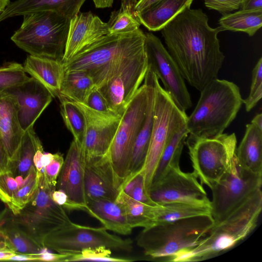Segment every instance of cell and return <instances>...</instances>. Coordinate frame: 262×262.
<instances>
[{"label":"cell","instance_id":"obj_1","mask_svg":"<svg viewBox=\"0 0 262 262\" xmlns=\"http://www.w3.org/2000/svg\"><path fill=\"white\" fill-rule=\"evenodd\" d=\"M201 9L187 7L161 30L166 49L187 82L199 91L217 78L225 55L217 35Z\"/></svg>","mask_w":262,"mask_h":262},{"label":"cell","instance_id":"obj_2","mask_svg":"<svg viewBox=\"0 0 262 262\" xmlns=\"http://www.w3.org/2000/svg\"><path fill=\"white\" fill-rule=\"evenodd\" d=\"M145 52V34L139 29L109 35L63 64L65 72H86L98 88Z\"/></svg>","mask_w":262,"mask_h":262},{"label":"cell","instance_id":"obj_3","mask_svg":"<svg viewBox=\"0 0 262 262\" xmlns=\"http://www.w3.org/2000/svg\"><path fill=\"white\" fill-rule=\"evenodd\" d=\"M194 110L187 117V139L211 138L223 134L243 104L239 87L224 79H215L201 91Z\"/></svg>","mask_w":262,"mask_h":262},{"label":"cell","instance_id":"obj_4","mask_svg":"<svg viewBox=\"0 0 262 262\" xmlns=\"http://www.w3.org/2000/svg\"><path fill=\"white\" fill-rule=\"evenodd\" d=\"M261 209L262 192L259 189L224 221L214 225L197 246L179 251L169 260L200 261L230 249L255 228Z\"/></svg>","mask_w":262,"mask_h":262},{"label":"cell","instance_id":"obj_5","mask_svg":"<svg viewBox=\"0 0 262 262\" xmlns=\"http://www.w3.org/2000/svg\"><path fill=\"white\" fill-rule=\"evenodd\" d=\"M214 225L211 214L157 223L143 229L137 244L152 258H170L181 250L197 246Z\"/></svg>","mask_w":262,"mask_h":262},{"label":"cell","instance_id":"obj_6","mask_svg":"<svg viewBox=\"0 0 262 262\" xmlns=\"http://www.w3.org/2000/svg\"><path fill=\"white\" fill-rule=\"evenodd\" d=\"M70 19L52 11L23 16V21L11 37L30 55L61 62L65 51Z\"/></svg>","mask_w":262,"mask_h":262},{"label":"cell","instance_id":"obj_7","mask_svg":"<svg viewBox=\"0 0 262 262\" xmlns=\"http://www.w3.org/2000/svg\"><path fill=\"white\" fill-rule=\"evenodd\" d=\"M153 74L154 72L148 68L143 84L136 92L121 115L119 125L106 154L121 185L127 177L133 145L145 122L149 101L154 92Z\"/></svg>","mask_w":262,"mask_h":262},{"label":"cell","instance_id":"obj_8","mask_svg":"<svg viewBox=\"0 0 262 262\" xmlns=\"http://www.w3.org/2000/svg\"><path fill=\"white\" fill-rule=\"evenodd\" d=\"M153 84L155 95L152 128L145 161L140 170L144 175L145 190L148 196L162 152L173 135L186 125L188 117L185 112L178 107L161 86L155 73Z\"/></svg>","mask_w":262,"mask_h":262},{"label":"cell","instance_id":"obj_9","mask_svg":"<svg viewBox=\"0 0 262 262\" xmlns=\"http://www.w3.org/2000/svg\"><path fill=\"white\" fill-rule=\"evenodd\" d=\"M261 184L262 173L243 167L235 155L226 172L210 188L212 196L211 215L214 225L224 221L261 189Z\"/></svg>","mask_w":262,"mask_h":262},{"label":"cell","instance_id":"obj_10","mask_svg":"<svg viewBox=\"0 0 262 262\" xmlns=\"http://www.w3.org/2000/svg\"><path fill=\"white\" fill-rule=\"evenodd\" d=\"M235 134H222L211 138L186 139L193 172L210 188L226 172L235 155Z\"/></svg>","mask_w":262,"mask_h":262},{"label":"cell","instance_id":"obj_11","mask_svg":"<svg viewBox=\"0 0 262 262\" xmlns=\"http://www.w3.org/2000/svg\"><path fill=\"white\" fill-rule=\"evenodd\" d=\"M38 172L39 183L35 195L18 214L11 212V219L42 245V240L47 234L72 221L65 209L51 198L56 187L47 184L43 171Z\"/></svg>","mask_w":262,"mask_h":262},{"label":"cell","instance_id":"obj_12","mask_svg":"<svg viewBox=\"0 0 262 262\" xmlns=\"http://www.w3.org/2000/svg\"><path fill=\"white\" fill-rule=\"evenodd\" d=\"M104 227H92L72 222L47 234L42 240L44 247L60 254H73L82 250L105 246L111 250L129 252L133 241L110 233Z\"/></svg>","mask_w":262,"mask_h":262},{"label":"cell","instance_id":"obj_13","mask_svg":"<svg viewBox=\"0 0 262 262\" xmlns=\"http://www.w3.org/2000/svg\"><path fill=\"white\" fill-rule=\"evenodd\" d=\"M149 196L158 205L185 203L211 208V201L194 172H185L180 165L170 166L153 183Z\"/></svg>","mask_w":262,"mask_h":262},{"label":"cell","instance_id":"obj_14","mask_svg":"<svg viewBox=\"0 0 262 262\" xmlns=\"http://www.w3.org/2000/svg\"><path fill=\"white\" fill-rule=\"evenodd\" d=\"M145 34L148 67L161 80L178 107L185 112L191 107L192 101L184 79L161 40L152 33Z\"/></svg>","mask_w":262,"mask_h":262},{"label":"cell","instance_id":"obj_15","mask_svg":"<svg viewBox=\"0 0 262 262\" xmlns=\"http://www.w3.org/2000/svg\"><path fill=\"white\" fill-rule=\"evenodd\" d=\"M73 102L85 118V131L81 147L85 162L103 157L110 148L121 115L104 114L83 103Z\"/></svg>","mask_w":262,"mask_h":262},{"label":"cell","instance_id":"obj_16","mask_svg":"<svg viewBox=\"0 0 262 262\" xmlns=\"http://www.w3.org/2000/svg\"><path fill=\"white\" fill-rule=\"evenodd\" d=\"M148 68L146 51L97 89L112 111L122 115L144 81Z\"/></svg>","mask_w":262,"mask_h":262},{"label":"cell","instance_id":"obj_17","mask_svg":"<svg viewBox=\"0 0 262 262\" xmlns=\"http://www.w3.org/2000/svg\"><path fill=\"white\" fill-rule=\"evenodd\" d=\"M107 23L90 11L79 12L70 21L63 64L109 35Z\"/></svg>","mask_w":262,"mask_h":262},{"label":"cell","instance_id":"obj_18","mask_svg":"<svg viewBox=\"0 0 262 262\" xmlns=\"http://www.w3.org/2000/svg\"><path fill=\"white\" fill-rule=\"evenodd\" d=\"M15 98L19 122L25 132L34 124L52 101L53 96L39 81L30 77L27 81L4 90Z\"/></svg>","mask_w":262,"mask_h":262},{"label":"cell","instance_id":"obj_19","mask_svg":"<svg viewBox=\"0 0 262 262\" xmlns=\"http://www.w3.org/2000/svg\"><path fill=\"white\" fill-rule=\"evenodd\" d=\"M85 161L80 145L73 139L70 144L58 176V189L63 191L79 210L85 211L87 198L85 191Z\"/></svg>","mask_w":262,"mask_h":262},{"label":"cell","instance_id":"obj_20","mask_svg":"<svg viewBox=\"0 0 262 262\" xmlns=\"http://www.w3.org/2000/svg\"><path fill=\"white\" fill-rule=\"evenodd\" d=\"M84 185L88 200L115 201L121 188L106 154L85 162Z\"/></svg>","mask_w":262,"mask_h":262},{"label":"cell","instance_id":"obj_21","mask_svg":"<svg viewBox=\"0 0 262 262\" xmlns=\"http://www.w3.org/2000/svg\"><path fill=\"white\" fill-rule=\"evenodd\" d=\"M86 0H16L0 14V22L11 17L39 11H52L71 19Z\"/></svg>","mask_w":262,"mask_h":262},{"label":"cell","instance_id":"obj_22","mask_svg":"<svg viewBox=\"0 0 262 262\" xmlns=\"http://www.w3.org/2000/svg\"><path fill=\"white\" fill-rule=\"evenodd\" d=\"M24 133L19 122L15 97L1 90L0 140L10 160L18 148Z\"/></svg>","mask_w":262,"mask_h":262},{"label":"cell","instance_id":"obj_23","mask_svg":"<svg viewBox=\"0 0 262 262\" xmlns=\"http://www.w3.org/2000/svg\"><path fill=\"white\" fill-rule=\"evenodd\" d=\"M23 68L26 73L42 84L53 98L59 97L65 74L61 61L30 55L26 58Z\"/></svg>","mask_w":262,"mask_h":262},{"label":"cell","instance_id":"obj_24","mask_svg":"<svg viewBox=\"0 0 262 262\" xmlns=\"http://www.w3.org/2000/svg\"><path fill=\"white\" fill-rule=\"evenodd\" d=\"M84 211L98 220L107 230L126 235L130 234L133 229L115 201L88 200Z\"/></svg>","mask_w":262,"mask_h":262},{"label":"cell","instance_id":"obj_25","mask_svg":"<svg viewBox=\"0 0 262 262\" xmlns=\"http://www.w3.org/2000/svg\"><path fill=\"white\" fill-rule=\"evenodd\" d=\"M193 0H163L136 14L141 25L149 31H157L188 7Z\"/></svg>","mask_w":262,"mask_h":262},{"label":"cell","instance_id":"obj_26","mask_svg":"<svg viewBox=\"0 0 262 262\" xmlns=\"http://www.w3.org/2000/svg\"><path fill=\"white\" fill-rule=\"evenodd\" d=\"M8 211L7 208L0 213V229L5 236L8 248L19 254L34 255L40 253L46 247L14 223Z\"/></svg>","mask_w":262,"mask_h":262},{"label":"cell","instance_id":"obj_27","mask_svg":"<svg viewBox=\"0 0 262 262\" xmlns=\"http://www.w3.org/2000/svg\"><path fill=\"white\" fill-rule=\"evenodd\" d=\"M235 155L243 167L252 172L262 173V129L251 123L247 124Z\"/></svg>","mask_w":262,"mask_h":262},{"label":"cell","instance_id":"obj_28","mask_svg":"<svg viewBox=\"0 0 262 262\" xmlns=\"http://www.w3.org/2000/svg\"><path fill=\"white\" fill-rule=\"evenodd\" d=\"M43 147L33 127L25 132L18 148L10 160V172L14 177L26 178L35 168L33 158L36 151Z\"/></svg>","mask_w":262,"mask_h":262},{"label":"cell","instance_id":"obj_29","mask_svg":"<svg viewBox=\"0 0 262 262\" xmlns=\"http://www.w3.org/2000/svg\"><path fill=\"white\" fill-rule=\"evenodd\" d=\"M115 201L121 208L128 223L133 228L147 229L155 224V209L151 205L137 201L120 189Z\"/></svg>","mask_w":262,"mask_h":262},{"label":"cell","instance_id":"obj_30","mask_svg":"<svg viewBox=\"0 0 262 262\" xmlns=\"http://www.w3.org/2000/svg\"><path fill=\"white\" fill-rule=\"evenodd\" d=\"M154 95L155 90L149 101L145 122L139 131L133 145L128 174L126 179L133 176L140 171L144 165L152 128Z\"/></svg>","mask_w":262,"mask_h":262},{"label":"cell","instance_id":"obj_31","mask_svg":"<svg viewBox=\"0 0 262 262\" xmlns=\"http://www.w3.org/2000/svg\"><path fill=\"white\" fill-rule=\"evenodd\" d=\"M219 23L224 31L243 32L252 36L262 26V9L229 13L223 15Z\"/></svg>","mask_w":262,"mask_h":262},{"label":"cell","instance_id":"obj_32","mask_svg":"<svg viewBox=\"0 0 262 262\" xmlns=\"http://www.w3.org/2000/svg\"><path fill=\"white\" fill-rule=\"evenodd\" d=\"M94 87L92 79L86 72L81 71L65 72L59 97L62 96L71 101L84 103Z\"/></svg>","mask_w":262,"mask_h":262},{"label":"cell","instance_id":"obj_33","mask_svg":"<svg viewBox=\"0 0 262 262\" xmlns=\"http://www.w3.org/2000/svg\"><path fill=\"white\" fill-rule=\"evenodd\" d=\"M188 136V132L186 124L170 139L162 152L151 184L159 180L170 166L180 165L182 151Z\"/></svg>","mask_w":262,"mask_h":262},{"label":"cell","instance_id":"obj_34","mask_svg":"<svg viewBox=\"0 0 262 262\" xmlns=\"http://www.w3.org/2000/svg\"><path fill=\"white\" fill-rule=\"evenodd\" d=\"M206 214H211L210 207L185 203L157 205L155 209V224Z\"/></svg>","mask_w":262,"mask_h":262},{"label":"cell","instance_id":"obj_35","mask_svg":"<svg viewBox=\"0 0 262 262\" xmlns=\"http://www.w3.org/2000/svg\"><path fill=\"white\" fill-rule=\"evenodd\" d=\"M60 114L67 128L72 133L74 140L81 146L85 131V121L80 109L73 102L60 96Z\"/></svg>","mask_w":262,"mask_h":262},{"label":"cell","instance_id":"obj_36","mask_svg":"<svg viewBox=\"0 0 262 262\" xmlns=\"http://www.w3.org/2000/svg\"><path fill=\"white\" fill-rule=\"evenodd\" d=\"M110 35H119L135 32L141 24L135 14L127 8L120 6L112 12L107 23Z\"/></svg>","mask_w":262,"mask_h":262},{"label":"cell","instance_id":"obj_37","mask_svg":"<svg viewBox=\"0 0 262 262\" xmlns=\"http://www.w3.org/2000/svg\"><path fill=\"white\" fill-rule=\"evenodd\" d=\"M36 177L19 188L6 205L14 215H16L33 199L39 183V173Z\"/></svg>","mask_w":262,"mask_h":262},{"label":"cell","instance_id":"obj_38","mask_svg":"<svg viewBox=\"0 0 262 262\" xmlns=\"http://www.w3.org/2000/svg\"><path fill=\"white\" fill-rule=\"evenodd\" d=\"M120 189L137 201L148 205H158L150 199L145 192L144 178L141 170L126 178L121 185Z\"/></svg>","mask_w":262,"mask_h":262},{"label":"cell","instance_id":"obj_39","mask_svg":"<svg viewBox=\"0 0 262 262\" xmlns=\"http://www.w3.org/2000/svg\"><path fill=\"white\" fill-rule=\"evenodd\" d=\"M111 249L105 246L89 248L82 250L80 252L71 254L67 261H99L126 262L132 260L121 257H112Z\"/></svg>","mask_w":262,"mask_h":262},{"label":"cell","instance_id":"obj_40","mask_svg":"<svg viewBox=\"0 0 262 262\" xmlns=\"http://www.w3.org/2000/svg\"><path fill=\"white\" fill-rule=\"evenodd\" d=\"M29 78L20 63L7 62L0 66V91L21 83Z\"/></svg>","mask_w":262,"mask_h":262},{"label":"cell","instance_id":"obj_41","mask_svg":"<svg viewBox=\"0 0 262 262\" xmlns=\"http://www.w3.org/2000/svg\"><path fill=\"white\" fill-rule=\"evenodd\" d=\"M262 97V58L260 57L252 70V82L248 96L243 99L247 112L250 111Z\"/></svg>","mask_w":262,"mask_h":262},{"label":"cell","instance_id":"obj_42","mask_svg":"<svg viewBox=\"0 0 262 262\" xmlns=\"http://www.w3.org/2000/svg\"><path fill=\"white\" fill-rule=\"evenodd\" d=\"M18 189L16 179L10 172L0 176V200L6 205L10 202Z\"/></svg>","mask_w":262,"mask_h":262},{"label":"cell","instance_id":"obj_43","mask_svg":"<svg viewBox=\"0 0 262 262\" xmlns=\"http://www.w3.org/2000/svg\"><path fill=\"white\" fill-rule=\"evenodd\" d=\"M64 158L60 152L54 154L51 162L43 168V176L47 184L56 187L60 172L64 163Z\"/></svg>","mask_w":262,"mask_h":262},{"label":"cell","instance_id":"obj_44","mask_svg":"<svg viewBox=\"0 0 262 262\" xmlns=\"http://www.w3.org/2000/svg\"><path fill=\"white\" fill-rule=\"evenodd\" d=\"M84 104L89 107L100 113L118 115L111 110L106 100L96 87L91 91Z\"/></svg>","mask_w":262,"mask_h":262},{"label":"cell","instance_id":"obj_45","mask_svg":"<svg viewBox=\"0 0 262 262\" xmlns=\"http://www.w3.org/2000/svg\"><path fill=\"white\" fill-rule=\"evenodd\" d=\"M205 6L209 9L214 10L226 15L238 10L241 0H204Z\"/></svg>","mask_w":262,"mask_h":262},{"label":"cell","instance_id":"obj_46","mask_svg":"<svg viewBox=\"0 0 262 262\" xmlns=\"http://www.w3.org/2000/svg\"><path fill=\"white\" fill-rule=\"evenodd\" d=\"M52 200L64 209L69 211L79 210L78 207L71 202L67 194L60 189L54 190L51 193Z\"/></svg>","mask_w":262,"mask_h":262},{"label":"cell","instance_id":"obj_47","mask_svg":"<svg viewBox=\"0 0 262 262\" xmlns=\"http://www.w3.org/2000/svg\"><path fill=\"white\" fill-rule=\"evenodd\" d=\"M34 255L36 257L38 261H67L71 254L58 253L55 254L49 252L48 248H45L40 253Z\"/></svg>","mask_w":262,"mask_h":262},{"label":"cell","instance_id":"obj_48","mask_svg":"<svg viewBox=\"0 0 262 262\" xmlns=\"http://www.w3.org/2000/svg\"><path fill=\"white\" fill-rule=\"evenodd\" d=\"M95 6L97 8H110L114 0H92ZM139 0H120L121 6L127 8L134 13L135 7ZM135 14V13H134Z\"/></svg>","mask_w":262,"mask_h":262},{"label":"cell","instance_id":"obj_49","mask_svg":"<svg viewBox=\"0 0 262 262\" xmlns=\"http://www.w3.org/2000/svg\"><path fill=\"white\" fill-rule=\"evenodd\" d=\"M9 164L10 158L0 140V176L9 171Z\"/></svg>","mask_w":262,"mask_h":262},{"label":"cell","instance_id":"obj_50","mask_svg":"<svg viewBox=\"0 0 262 262\" xmlns=\"http://www.w3.org/2000/svg\"><path fill=\"white\" fill-rule=\"evenodd\" d=\"M239 9L242 10L262 9V0H241Z\"/></svg>","mask_w":262,"mask_h":262},{"label":"cell","instance_id":"obj_51","mask_svg":"<svg viewBox=\"0 0 262 262\" xmlns=\"http://www.w3.org/2000/svg\"><path fill=\"white\" fill-rule=\"evenodd\" d=\"M162 1L163 0H139L134 9L135 15L136 13L141 12Z\"/></svg>","mask_w":262,"mask_h":262},{"label":"cell","instance_id":"obj_52","mask_svg":"<svg viewBox=\"0 0 262 262\" xmlns=\"http://www.w3.org/2000/svg\"><path fill=\"white\" fill-rule=\"evenodd\" d=\"M43 152V147H41L36 151L34 156L33 163L36 171L38 172H41L43 168L41 161V156Z\"/></svg>","mask_w":262,"mask_h":262},{"label":"cell","instance_id":"obj_53","mask_svg":"<svg viewBox=\"0 0 262 262\" xmlns=\"http://www.w3.org/2000/svg\"><path fill=\"white\" fill-rule=\"evenodd\" d=\"M16 254L17 253L10 249L0 250V260H9L12 256Z\"/></svg>","mask_w":262,"mask_h":262},{"label":"cell","instance_id":"obj_54","mask_svg":"<svg viewBox=\"0 0 262 262\" xmlns=\"http://www.w3.org/2000/svg\"><path fill=\"white\" fill-rule=\"evenodd\" d=\"M54 154L44 152L41 156V161L43 168L49 164L52 160Z\"/></svg>","mask_w":262,"mask_h":262},{"label":"cell","instance_id":"obj_55","mask_svg":"<svg viewBox=\"0 0 262 262\" xmlns=\"http://www.w3.org/2000/svg\"><path fill=\"white\" fill-rule=\"evenodd\" d=\"M251 123L262 129V114L256 115L251 120Z\"/></svg>","mask_w":262,"mask_h":262},{"label":"cell","instance_id":"obj_56","mask_svg":"<svg viewBox=\"0 0 262 262\" xmlns=\"http://www.w3.org/2000/svg\"><path fill=\"white\" fill-rule=\"evenodd\" d=\"M7 249H9L7 246L5 236L2 230L0 229V250Z\"/></svg>","mask_w":262,"mask_h":262},{"label":"cell","instance_id":"obj_57","mask_svg":"<svg viewBox=\"0 0 262 262\" xmlns=\"http://www.w3.org/2000/svg\"><path fill=\"white\" fill-rule=\"evenodd\" d=\"M10 3V0H0V14Z\"/></svg>","mask_w":262,"mask_h":262}]
</instances>
